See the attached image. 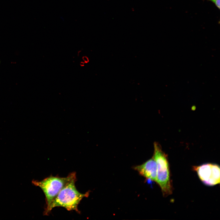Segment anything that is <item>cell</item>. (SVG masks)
I'll use <instances>...</instances> for the list:
<instances>
[{
  "label": "cell",
  "mask_w": 220,
  "mask_h": 220,
  "mask_svg": "<svg viewBox=\"0 0 220 220\" xmlns=\"http://www.w3.org/2000/svg\"><path fill=\"white\" fill-rule=\"evenodd\" d=\"M76 177L68 182L61 190L53 200L49 207L45 209L44 215H48L53 208L57 207H64L67 210H75L79 213L78 206L82 199L87 197L89 195L88 191L84 194L79 193L75 185Z\"/></svg>",
  "instance_id": "obj_1"
},
{
  "label": "cell",
  "mask_w": 220,
  "mask_h": 220,
  "mask_svg": "<svg viewBox=\"0 0 220 220\" xmlns=\"http://www.w3.org/2000/svg\"><path fill=\"white\" fill-rule=\"evenodd\" d=\"M153 158L157 165L156 183L161 188L163 195L167 196L172 193V188L167 156L157 142L154 143Z\"/></svg>",
  "instance_id": "obj_2"
},
{
  "label": "cell",
  "mask_w": 220,
  "mask_h": 220,
  "mask_svg": "<svg viewBox=\"0 0 220 220\" xmlns=\"http://www.w3.org/2000/svg\"><path fill=\"white\" fill-rule=\"evenodd\" d=\"M75 177L76 174L74 172L66 177L51 176L41 181L33 182L35 185L42 189L45 195L46 204V209L49 207L52 201L65 185Z\"/></svg>",
  "instance_id": "obj_3"
},
{
  "label": "cell",
  "mask_w": 220,
  "mask_h": 220,
  "mask_svg": "<svg viewBox=\"0 0 220 220\" xmlns=\"http://www.w3.org/2000/svg\"><path fill=\"white\" fill-rule=\"evenodd\" d=\"M200 180L205 185L214 186L220 183V167L216 164L207 163L193 167Z\"/></svg>",
  "instance_id": "obj_4"
},
{
  "label": "cell",
  "mask_w": 220,
  "mask_h": 220,
  "mask_svg": "<svg viewBox=\"0 0 220 220\" xmlns=\"http://www.w3.org/2000/svg\"><path fill=\"white\" fill-rule=\"evenodd\" d=\"M134 169L146 178L156 182L157 165L153 157L142 164L134 167Z\"/></svg>",
  "instance_id": "obj_5"
},
{
  "label": "cell",
  "mask_w": 220,
  "mask_h": 220,
  "mask_svg": "<svg viewBox=\"0 0 220 220\" xmlns=\"http://www.w3.org/2000/svg\"><path fill=\"white\" fill-rule=\"evenodd\" d=\"M212 2L214 3L216 6L220 9V0H207Z\"/></svg>",
  "instance_id": "obj_6"
}]
</instances>
